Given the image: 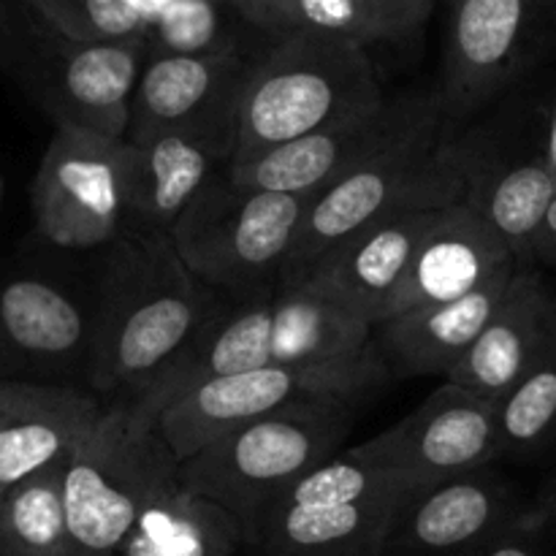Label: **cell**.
I'll return each mask as SVG.
<instances>
[{
	"mask_svg": "<svg viewBox=\"0 0 556 556\" xmlns=\"http://www.w3.org/2000/svg\"><path fill=\"white\" fill-rule=\"evenodd\" d=\"M172 472L177 459L152 424L125 405L103 407L65 459L63 556H117L141 505Z\"/></svg>",
	"mask_w": 556,
	"mask_h": 556,
	"instance_id": "obj_8",
	"label": "cell"
},
{
	"mask_svg": "<svg viewBox=\"0 0 556 556\" xmlns=\"http://www.w3.org/2000/svg\"><path fill=\"white\" fill-rule=\"evenodd\" d=\"M226 11H233L228 0H163L144 27L147 58L231 52L237 41Z\"/></svg>",
	"mask_w": 556,
	"mask_h": 556,
	"instance_id": "obj_28",
	"label": "cell"
},
{
	"mask_svg": "<svg viewBox=\"0 0 556 556\" xmlns=\"http://www.w3.org/2000/svg\"><path fill=\"white\" fill-rule=\"evenodd\" d=\"M472 150L438 144V123L378 152L331 188L309 199L280 288H299L345 239L405 210H443L467 199Z\"/></svg>",
	"mask_w": 556,
	"mask_h": 556,
	"instance_id": "obj_4",
	"label": "cell"
},
{
	"mask_svg": "<svg viewBox=\"0 0 556 556\" xmlns=\"http://www.w3.org/2000/svg\"><path fill=\"white\" fill-rule=\"evenodd\" d=\"M103 407L68 386L0 380V494L68 459Z\"/></svg>",
	"mask_w": 556,
	"mask_h": 556,
	"instance_id": "obj_21",
	"label": "cell"
},
{
	"mask_svg": "<svg viewBox=\"0 0 556 556\" xmlns=\"http://www.w3.org/2000/svg\"><path fill=\"white\" fill-rule=\"evenodd\" d=\"M351 451L427 486L483 470L500 456L494 402L445 380L410 416Z\"/></svg>",
	"mask_w": 556,
	"mask_h": 556,
	"instance_id": "obj_13",
	"label": "cell"
},
{
	"mask_svg": "<svg viewBox=\"0 0 556 556\" xmlns=\"http://www.w3.org/2000/svg\"><path fill=\"white\" fill-rule=\"evenodd\" d=\"M532 261H543V264H556V195L548 204L546 215H543L541 228H538L535 239H532L530 258H527V266Z\"/></svg>",
	"mask_w": 556,
	"mask_h": 556,
	"instance_id": "obj_34",
	"label": "cell"
},
{
	"mask_svg": "<svg viewBox=\"0 0 556 556\" xmlns=\"http://www.w3.org/2000/svg\"><path fill=\"white\" fill-rule=\"evenodd\" d=\"M389 378L378 351L313 364H269L204 380L168 402L152 429L179 462L233 429L293 407L356 405Z\"/></svg>",
	"mask_w": 556,
	"mask_h": 556,
	"instance_id": "obj_7",
	"label": "cell"
},
{
	"mask_svg": "<svg viewBox=\"0 0 556 556\" xmlns=\"http://www.w3.org/2000/svg\"><path fill=\"white\" fill-rule=\"evenodd\" d=\"M130 144V237H168L195 195L231 166L233 134L166 128L128 136Z\"/></svg>",
	"mask_w": 556,
	"mask_h": 556,
	"instance_id": "obj_15",
	"label": "cell"
},
{
	"mask_svg": "<svg viewBox=\"0 0 556 556\" xmlns=\"http://www.w3.org/2000/svg\"><path fill=\"white\" fill-rule=\"evenodd\" d=\"M233 5L239 16H244L248 22H253L255 27H264V30L282 33V16L291 0H228Z\"/></svg>",
	"mask_w": 556,
	"mask_h": 556,
	"instance_id": "obj_33",
	"label": "cell"
},
{
	"mask_svg": "<svg viewBox=\"0 0 556 556\" xmlns=\"http://www.w3.org/2000/svg\"><path fill=\"white\" fill-rule=\"evenodd\" d=\"M554 195L556 179L548 172L546 144L532 147L519 157L472 150V179L467 201L505 239L519 264H527L530 258L532 239Z\"/></svg>",
	"mask_w": 556,
	"mask_h": 556,
	"instance_id": "obj_24",
	"label": "cell"
},
{
	"mask_svg": "<svg viewBox=\"0 0 556 556\" xmlns=\"http://www.w3.org/2000/svg\"><path fill=\"white\" fill-rule=\"evenodd\" d=\"M421 489L362 500H277L248 548L255 556H383L396 514Z\"/></svg>",
	"mask_w": 556,
	"mask_h": 556,
	"instance_id": "obj_18",
	"label": "cell"
},
{
	"mask_svg": "<svg viewBox=\"0 0 556 556\" xmlns=\"http://www.w3.org/2000/svg\"><path fill=\"white\" fill-rule=\"evenodd\" d=\"M353 405L293 407L233 429L179 462L185 489L212 500L239 521L244 543L293 481L331 459L351 429Z\"/></svg>",
	"mask_w": 556,
	"mask_h": 556,
	"instance_id": "obj_6",
	"label": "cell"
},
{
	"mask_svg": "<svg viewBox=\"0 0 556 556\" xmlns=\"http://www.w3.org/2000/svg\"><path fill=\"white\" fill-rule=\"evenodd\" d=\"M253 60L220 54H155L141 65L128 136L166 128L223 130L237 141V109ZM125 136V139H128Z\"/></svg>",
	"mask_w": 556,
	"mask_h": 556,
	"instance_id": "obj_14",
	"label": "cell"
},
{
	"mask_svg": "<svg viewBox=\"0 0 556 556\" xmlns=\"http://www.w3.org/2000/svg\"><path fill=\"white\" fill-rule=\"evenodd\" d=\"M362 43L286 33L253 60L237 109L231 166L383 103Z\"/></svg>",
	"mask_w": 556,
	"mask_h": 556,
	"instance_id": "obj_2",
	"label": "cell"
},
{
	"mask_svg": "<svg viewBox=\"0 0 556 556\" xmlns=\"http://www.w3.org/2000/svg\"><path fill=\"white\" fill-rule=\"evenodd\" d=\"M462 556H556V543L530 508L514 525L494 532L492 538Z\"/></svg>",
	"mask_w": 556,
	"mask_h": 556,
	"instance_id": "obj_31",
	"label": "cell"
},
{
	"mask_svg": "<svg viewBox=\"0 0 556 556\" xmlns=\"http://www.w3.org/2000/svg\"><path fill=\"white\" fill-rule=\"evenodd\" d=\"M318 33L353 43L378 41L362 0H291L282 16V33Z\"/></svg>",
	"mask_w": 556,
	"mask_h": 556,
	"instance_id": "obj_30",
	"label": "cell"
},
{
	"mask_svg": "<svg viewBox=\"0 0 556 556\" xmlns=\"http://www.w3.org/2000/svg\"><path fill=\"white\" fill-rule=\"evenodd\" d=\"M532 514L538 516V521L546 527V532L552 535V541L556 543V483L552 489H548L546 497L541 500V505H535V508H532Z\"/></svg>",
	"mask_w": 556,
	"mask_h": 556,
	"instance_id": "obj_36",
	"label": "cell"
},
{
	"mask_svg": "<svg viewBox=\"0 0 556 556\" xmlns=\"http://www.w3.org/2000/svg\"><path fill=\"white\" fill-rule=\"evenodd\" d=\"M378 41H400L416 33L432 11V0H362Z\"/></svg>",
	"mask_w": 556,
	"mask_h": 556,
	"instance_id": "obj_32",
	"label": "cell"
},
{
	"mask_svg": "<svg viewBox=\"0 0 556 556\" xmlns=\"http://www.w3.org/2000/svg\"><path fill=\"white\" fill-rule=\"evenodd\" d=\"M49 25L76 41L144 43L147 0H27Z\"/></svg>",
	"mask_w": 556,
	"mask_h": 556,
	"instance_id": "obj_29",
	"label": "cell"
},
{
	"mask_svg": "<svg viewBox=\"0 0 556 556\" xmlns=\"http://www.w3.org/2000/svg\"><path fill=\"white\" fill-rule=\"evenodd\" d=\"M372 326L315 296L307 288H280L266 302L228 315L220 326L206 324L199 340L168 367L128 410L141 421L204 380L269 364H313L353 358L372 351Z\"/></svg>",
	"mask_w": 556,
	"mask_h": 556,
	"instance_id": "obj_3",
	"label": "cell"
},
{
	"mask_svg": "<svg viewBox=\"0 0 556 556\" xmlns=\"http://www.w3.org/2000/svg\"><path fill=\"white\" fill-rule=\"evenodd\" d=\"M144 43H90L49 25L27 0H0V68L54 128L125 139Z\"/></svg>",
	"mask_w": 556,
	"mask_h": 556,
	"instance_id": "obj_5",
	"label": "cell"
},
{
	"mask_svg": "<svg viewBox=\"0 0 556 556\" xmlns=\"http://www.w3.org/2000/svg\"><path fill=\"white\" fill-rule=\"evenodd\" d=\"M527 510L508 483L467 472L413 494L391 525L383 556H462Z\"/></svg>",
	"mask_w": 556,
	"mask_h": 556,
	"instance_id": "obj_16",
	"label": "cell"
},
{
	"mask_svg": "<svg viewBox=\"0 0 556 556\" xmlns=\"http://www.w3.org/2000/svg\"><path fill=\"white\" fill-rule=\"evenodd\" d=\"M130 144L54 128L33 179V215L47 242L65 250L112 244L128 228Z\"/></svg>",
	"mask_w": 556,
	"mask_h": 556,
	"instance_id": "obj_10",
	"label": "cell"
},
{
	"mask_svg": "<svg viewBox=\"0 0 556 556\" xmlns=\"http://www.w3.org/2000/svg\"><path fill=\"white\" fill-rule=\"evenodd\" d=\"M500 454H535L556 438V315L535 362L494 402Z\"/></svg>",
	"mask_w": 556,
	"mask_h": 556,
	"instance_id": "obj_27",
	"label": "cell"
},
{
	"mask_svg": "<svg viewBox=\"0 0 556 556\" xmlns=\"http://www.w3.org/2000/svg\"><path fill=\"white\" fill-rule=\"evenodd\" d=\"M516 269L519 264L505 266L454 302L410 309L375 326L372 342L386 369H394L396 375L407 378H424V375L448 378L451 369L478 340L483 326L492 320Z\"/></svg>",
	"mask_w": 556,
	"mask_h": 556,
	"instance_id": "obj_20",
	"label": "cell"
},
{
	"mask_svg": "<svg viewBox=\"0 0 556 556\" xmlns=\"http://www.w3.org/2000/svg\"><path fill=\"white\" fill-rule=\"evenodd\" d=\"M438 212L405 210L372 223L331 250L299 288H307L375 329Z\"/></svg>",
	"mask_w": 556,
	"mask_h": 556,
	"instance_id": "obj_17",
	"label": "cell"
},
{
	"mask_svg": "<svg viewBox=\"0 0 556 556\" xmlns=\"http://www.w3.org/2000/svg\"><path fill=\"white\" fill-rule=\"evenodd\" d=\"M514 264L519 261L505 239L483 220L470 201L445 206L418 242L405 280L391 296L383 320L418 307L454 302Z\"/></svg>",
	"mask_w": 556,
	"mask_h": 556,
	"instance_id": "obj_19",
	"label": "cell"
},
{
	"mask_svg": "<svg viewBox=\"0 0 556 556\" xmlns=\"http://www.w3.org/2000/svg\"><path fill=\"white\" fill-rule=\"evenodd\" d=\"M210 324L206 291L168 237H134L114 258L92 326V386L144 394ZM130 400V402H134Z\"/></svg>",
	"mask_w": 556,
	"mask_h": 556,
	"instance_id": "obj_1",
	"label": "cell"
},
{
	"mask_svg": "<svg viewBox=\"0 0 556 556\" xmlns=\"http://www.w3.org/2000/svg\"><path fill=\"white\" fill-rule=\"evenodd\" d=\"M556 43V0H451L445 96L481 109Z\"/></svg>",
	"mask_w": 556,
	"mask_h": 556,
	"instance_id": "obj_11",
	"label": "cell"
},
{
	"mask_svg": "<svg viewBox=\"0 0 556 556\" xmlns=\"http://www.w3.org/2000/svg\"><path fill=\"white\" fill-rule=\"evenodd\" d=\"M92 320L65 291L20 277L0 291V334L14 351L41 362H71L92 345Z\"/></svg>",
	"mask_w": 556,
	"mask_h": 556,
	"instance_id": "obj_25",
	"label": "cell"
},
{
	"mask_svg": "<svg viewBox=\"0 0 556 556\" xmlns=\"http://www.w3.org/2000/svg\"><path fill=\"white\" fill-rule=\"evenodd\" d=\"M434 123L438 106L427 98H386L367 112L275 147L255 161L228 166L226 172L244 188L315 199L369 157Z\"/></svg>",
	"mask_w": 556,
	"mask_h": 556,
	"instance_id": "obj_12",
	"label": "cell"
},
{
	"mask_svg": "<svg viewBox=\"0 0 556 556\" xmlns=\"http://www.w3.org/2000/svg\"><path fill=\"white\" fill-rule=\"evenodd\" d=\"M309 199L237 185L223 168L168 239L185 269L212 288L244 291L280 275Z\"/></svg>",
	"mask_w": 556,
	"mask_h": 556,
	"instance_id": "obj_9",
	"label": "cell"
},
{
	"mask_svg": "<svg viewBox=\"0 0 556 556\" xmlns=\"http://www.w3.org/2000/svg\"><path fill=\"white\" fill-rule=\"evenodd\" d=\"M0 204H3V188H0Z\"/></svg>",
	"mask_w": 556,
	"mask_h": 556,
	"instance_id": "obj_37",
	"label": "cell"
},
{
	"mask_svg": "<svg viewBox=\"0 0 556 556\" xmlns=\"http://www.w3.org/2000/svg\"><path fill=\"white\" fill-rule=\"evenodd\" d=\"M242 548L239 521L172 472L141 505L117 556H239Z\"/></svg>",
	"mask_w": 556,
	"mask_h": 556,
	"instance_id": "obj_23",
	"label": "cell"
},
{
	"mask_svg": "<svg viewBox=\"0 0 556 556\" xmlns=\"http://www.w3.org/2000/svg\"><path fill=\"white\" fill-rule=\"evenodd\" d=\"M554 315L556 296L543 277L527 264H519L492 320L445 380L497 402L535 362L552 331Z\"/></svg>",
	"mask_w": 556,
	"mask_h": 556,
	"instance_id": "obj_22",
	"label": "cell"
},
{
	"mask_svg": "<svg viewBox=\"0 0 556 556\" xmlns=\"http://www.w3.org/2000/svg\"><path fill=\"white\" fill-rule=\"evenodd\" d=\"M543 141H546L548 172H552V177L556 179V90L546 106V136H543Z\"/></svg>",
	"mask_w": 556,
	"mask_h": 556,
	"instance_id": "obj_35",
	"label": "cell"
},
{
	"mask_svg": "<svg viewBox=\"0 0 556 556\" xmlns=\"http://www.w3.org/2000/svg\"><path fill=\"white\" fill-rule=\"evenodd\" d=\"M65 459L0 494V556H63Z\"/></svg>",
	"mask_w": 556,
	"mask_h": 556,
	"instance_id": "obj_26",
	"label": "cell"
}]
</instances>
